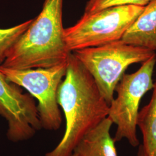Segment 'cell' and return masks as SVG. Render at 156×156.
I'll use <instances>...</instances> for the list:
<instances>
[{
	"label": "cell",
	"instance_id": "cell-1",
	"mask_svg": "<svg viewBox=\"0 0 156 156\" xmlns=\"http://www.w3.org/2000/svg\"><path fill=\"white\" fill-rule=\"evenodd\" d=\"M57 102L66 117V130L60 143L45 156H71L84 136L108 117L109 106L92 75L72 52Z\"/></svg>",
	"mask_w": 156,
	"mask_h": 156
},
{
	"label": "cell",
	"instance_id": "cell-2",
	"mask_svg": "<svg viewBox=\"0 0 156 156\" xmlns=\"http://www.w3.org/2000/svg\"><path fill=\"white\" fill-rule=\"evenodd\" d=\"M63 0H45L42 9L9 50L2 67L49 68L66 62L71 53L64 38Z\"/></svg>",
	"mask_w": 156,
	"mask_h": 156
},
{
	"label": "cell",
	"instance_id": "cell-3",
	"mask_svg": "<svg viewBox=\"0 0 156 156\" xmlns=\"http://www.w3.org/2000/svg\"><path fill=\"white\" fill-rule=\"evenodd\" d=\"M73 52L92 75L109 106L126 69L133 64L146 62L156 54L154 50L126 44L122 39Z\"/></svg>",
	"mask_w": 156,
	"mask_h": 156
},
{
	"label": "cell",
	"instance_id": "cell-4",
	"mask_svg": "<svg viewBox=\"0 0 156 156\" xmlns=\"http://www.w3.org/2000/svg\"><path fill=\"white\" fill-rule=\"evenodd\" d=\"M144 6H116L90 15L64 28V38L69 51L105 45L122 39L144 9Z\"/></svg>",
	"mask_w": 156,
	"mask_h": 156
},
{
	"label": "cell",
	"instance_id": "cell-5",
	"mask_svg": "<svg viewBox=\"0 0 156 156\" xmlns=\"http://www.w3.org/2000/svg\"><path fill=\"white\" fill-rule=\"evenodd\" d=\"M156 62V54L151 56L135 73L123 75L117 84L116 98L109 106L108 117L117 126L115 142L126 139L136 147L140 145L136 135L137 118L140 102L144 95L153 89L152 76Z\"/></svg>",
	"mask_w": 156,
	"mask_h": 156
},
{
	"label": "cell",
	"instance_id": "cell-6",
	"mask_svg": "<svg viewBox=\"0 0 156 156\" xmlns=\"http://www.w3.org/2000/svg\"><path fill=\"white\" fill-rule=\"evenodd\" d=\"M67 60L53 67L25 69L0 66V71L11 82L27 90L38 102L37 109L42 128L57 130L62 118L57 102V92L65 76Z\"/></svg>",
	"mask_w": 156,
	"mask_h": 156
},
{
	"label": "cell",
	"instance_id": "cell-7",
	"mask_svg": "<svg viewBox=\"0 0 156 156\" xmlns=\"http://www.w3.org/2000/svg\"><path fill=\"white\" fill-rule=\"evenodd\" d=\"M19 87L0 71V115L8 122L7 137L13 142L28 140L42 128L33 98Z\"/></svg>",
	"mask_w": 156,
	"mask_h": 156
},
{
	"label": "cell",
	"instance_id": "cell-8",
	"mask_svg": "<svg viewBox=\"0 0 156 156\" xmlns=\"http://www.w3.org/2000/svg\"><path fill=\"white\" fill-rule=\"evenodd\" d=\"M112 124L109 117L103 119L84 136L73 152L78 156H117L116 142L110 134Z\"/></svg>",
	"mask_w": 156,
	"mask_h": 156
},
{
	"label": "cell",
	"instance_id": "cell-9",
	"mask_svg": "<svg viewBox=\"0 0 156 156\" xmlns=\"http://www.w3.org/2000/svg\"><path fill=\"white\" fill-rule=\"evenodd\" d=\"M124 42L156 50V0H151L124 34Z\"/></svg>",
	"mask_w": 156,
	"mask_h": 156
},
{
	"label": "cell",
	"instance_id": "cell-10",
	"mask_svg": "<svg viewBox=\"0 0 156 156\" xmlns=\"http://www.w3.org/2000/svg\"><path fill=\"white\" fill-rule=\"evenodd\" d=\"M137 126L143 136V148L147 156H156V83L149 103L139 112Z\"/></svg>",
	"mask_w": 156,
	"mask_h": 156
},
{
	"label": "cell",
	"instance_id": "cell-11",
	"mask_svg": "<svg viewBox=\"0 0 156 156\" xmlns=\"http://www.w3.org/2000/svg\"><path fill=\"white\" fill-rule=\"evenodd\" d=\"M32 20H29L11 28H0V65L5 61L9 50L29 27Z\"/></svg>",
	"mask_w": 156,
	"mask_h": 156
},
{
	"label": "cell",
	"instance_id": "cell-12",
	"mask_svg": "<svg viewBox=\"0 0 156 156\" xmlns=\"http://www.w3.org/2000/svg\"><path fill=\"white\" fill-rule=\"evenodd\" d=\"M151 0H89L83 15H90L104 9L116 6L146 5Z\"/></svg>",
	"mask_w": 156,
	"mask_h": 156
},
{
	"label": "cell",
	"instance_id": "cell-13",
	"mask_svg": "<svg viewBox=\"0 0 156 156\" xmlns=\"http://www.w3.org/2000/svg\"><path fill=\"white\" fill-rule=\"evenodd\" d=\"M136 156H147L145 152V151H144V149L143 148L142 145L140 146V147H139V149H138V153H137Z\"/></svg>",
	"mask_w": 156,
	"mask_h": 156
},
{
	"label": "cell",
	"instance_id": "cell-14",
	"mask_svg": "<svg viewBox=\"0 0 156 156\" xmlns=\"http://www.w3.org/2000/svg\"><path fill=\"white\" fill-rule=\"evenodd\" d=\"M78 156V154H76V153H74V152H73V154H72V156Z\"/></svg>",
	"mask_w": 156,
	"mask_h": 156
}]
</instances>
